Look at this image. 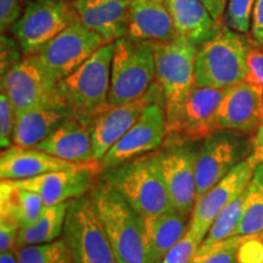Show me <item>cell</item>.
<instances>
[{
  "mask_svg": "<svg viewBox=\"0 0 263 263\" xmlns=\"http://www.w3.org/2000/svg\"><path fill=\"white\" fill-rule=\"evenodd\" d=\"M35 147L68 162H99L94 156L89 127L74 117L67 118Z\"/></svg>",
  "mask_w": 263,
  "mask_h": 263,
  "instance_id": "obj_21",
  "label": "cell"
},
{
  "mask_svg": "<svg viewBox=\"0 0 263 263\" xmlns=\"http://www.w3.org/2000/svg\"><path fill=\"white\" fill-rule=\"evenodd\" d=\"M227 90L195 85L166 139L202 141L219 130L217 115Z\"/></svg>",
  "mask_w": 263,
  "mask_h": 263,
  "instance_id": "obj_17",
  "label": "cell"
},
{
  "mask_svg": "<svg viewBox=\"0 0 263 263\" xmlns=\"http://www.w3.org/2000/svg\"><path fill=\"white\" fill-rule=\"evenodd\" d=\"M246 64H248V74L245 81L263 93V47H258L251 43Z\"/></svg>",
  "mask_w": 263,
  "mask_h": 263,
  "instance_id": "obj_35",
  "label": "cell"
},
{
  "mask_svg": "<svg viewBox=\"0 0 263 263\" xmlns=\"http://www.w3.org/2000/svg\"><path fill=\"white\" fill-rule=\"evenodd\" d=\"M244 236H230L212 245H200L190 263H240L239 248Z\"/></svg>",
  "mask_w": 263,
  "mask_h": 263,
  "instance_id": "obj_31",
  "label": "cell"
},
{
  "mask_svg": "<svg viewBox=\"0 0 263 263\" xmlns=\"http://www.w3.org/2000/svg\"><path fill=\"white\" fill-rule=\"evenodd\" d=\"M15 252L18 263H72L64 238L49 244L24 246Z\"/></svg>",
  "mask_w": 263,
  "mask_h": 263,
  "instance_id": "obj_30",
  "label": "cell"
},
{
  "mask_svg": "<svg viewBox=\"0 0 263 263\" xmlns=\"http://www.w3.org/2000/svg\"><path fill=\"white\" fill-rule=\"evenodd\" d=\"M100 174V164L94 162L74 168L49 172L34 178L10 182L20 188L37 193L45 206H54L90 194L98 182L97 176Z\"/></svg>",
  "mask_w": 263,
  "mask_h": 263,
  "instance_id": "obj_15",
  "label": "cell"
},
{
  "mask_svg": "<svg viewBox=\"0 0 263 263\" xmlns=\"http://www.w3.org/2000/svg\"><path fill=\"white\" fill-rule=\"evenodd\" d=\"M261 232H263V162H258L245 190L241 218L233 236H248Z\"/></svg>",
  "mask_w": 263,
  "mask_h": 263,
  "instance_id": "obj_28",
  "label": "cell"
},
{
  "mask_svg": "<svg viewBox=\"0 0 263 263\" xmlns=\"http://www.w3.org/2000/svg\"><path fill=\"white\" fill-rule=\"evenodd\" d=\"M160 98H163L162 90L155 81L143 98L122 105H107L95 115L88 124L93 140L95 160L103 159L108 150L133 127L144 108Z\"/></svg>",
  "mask_w": 263,
  "mask_h": 263,
  "instance_id": "obj_16",
  "label": "cell"
},
{
  "mask_svg": "<svg viewBox=\"0 0 263 263\" xmlns=\"http://www.w3.org/2000/svg\"><path fill=\"white\" fill-rule=\"evenodd\" d=\"M78 166L82 164L58 159L37 147L12 145L3 151L0 156V178L2 180H24Z\"/></svg>",
  "mask_w": 263,
  "mask_h": 263,
  "instance_id": "obj_22",
  "label": "cell"
},
{
  "mask_svg": "<svg viewBox=\"0 0 263 263\" xmlns=\"http://www.w3.org/2000/svg\"><path fill=\"white\" fill-rule=\"evenodd\" d=\"M89 195L117 263H149L143 217L101 178Z\"/></svg>",
  "mask_w": 263,
  "mask_h": 263,
  "instance_id": "obj_1",
  "label": "cell"
},
{
  "mask_svg": "<svg viewBox=\"0 0 263 263\" xmlns=\"http://www.w3.org/2000/svg\"><path fill=\"white\" fill-rule=\"evenodd\" d=\"M252 141H254V143H261V141H263V122L261 126H259L258 129L256 130L254 136H252Z\"/></svg>",
  "mask_w": 263,
  "mask_h": 263,
  "instance_id": "obj_44",
  "label": "cell"
},
{
  "mask_svg": "<svg viewBox=\"0 0 263 263\" xmlns=\"http://www.w3.org/2000/svg\"><path fill=\"white\" fill-rule=\"evenodd\" d=\"M16 114L11 101L2 90L0 93V145L2 149H9L14 145Z\"/></svg>",
  "mask_w": 263,
  "mask_h": 263,
  "instance_id": "obj_34",
  "label": "cell"
},
{
  "mask_svg": "<svg viewBox=\"0 0 263 263\" xmlns=\"http://www.w3.org/2000/svg\"><path fill=\"white\" fill-rule=\"evenodd\" d=\"M62 238L72 263H117L90 195L70 202Z\"/></svg>",
  "mask_w": 263,
  "mask_h": 263,
  "instance_id": "obj_7",
  "label": "cell"
},
{
  "mask_svg": "<svg viewBox=\"0 0 263 263\" xmlns=\"http://www.w3.org/2000/svg\"><path fill=\"white\" fill-rule=\"evenodd\" d=\"M201 141L166 139L157 150L173 209L192 216L196 202V162Z\"/></svg>",
  "mask_w": 263,
  "mask_h": 263,
  "instance_id": "obj_9",
  "label": "cell"
},
{
  "mask_svg": "<svg viewBox=\"0 0 263 263\" xmlns=\"http://www.w3.org/2000/svg\"><path fill=\"white\" fill-rule=\"evenodd\" d=\"M250 39L255 45L263 47V0H256L252 12Z\"/></svg>",
  "mask_w": 263,
  "mask_h": 263,
  "instance_id": "obj_40",
  "label": "cell"
},
{
  "mask_svg": "<svg viewBox=\"0 0 263 263\" xmlns=\"http://www.w3.org/2000/svg\"><path fill=\"white\" fill-rule=\"evenodd\" d=\"M168 128L163 98L144 108L133 127L99 161L101 173L137 157L159 150L164 144Z\"/></svg>",
  "mask_w": 263,
  "mask_h": 263,
  "instance_id": "obj_11",
  "label": "cell"
},
{
  "mask_svg": "<svg viewBox=\"0 0 263 263\" xmlns=\"http://www.w3.org/2000/svg\"><path fill=\"white\" fill-rule=\"evenodd\" d=\"M44 202L37 193L20 188L10 180H2L0 215L12 217L20 228L34 224L44 210Z\"/></svg>",
  "mask_w": 263,
  "mask_h": 263,
  "instance_id": "obj_26",
  "label": "cell"
},
{
  "mask_svg": "<svg viewBox=\"0 0 263 263\" xmlns=\"http://www.w3.org/2000/svg\"><path fill=\"white\" fill-rule=\"evenodd\" d=\"M263 122V93L248 82L229 88L217 115L218 129L252 137Z\"/></svg>",
  "mask_w": 263,
  "mask_h": 263,
  "instance_id": "obj_18",
  "label": "cell"
},
{
  "mask_svg": "<svg viewBox=\"0 0 263 263\" xmlns=\"http://www.w3.org/2000/svg\"><path fill=\"white\" fill-rule=\"evenodd\" d=\"M115 48L116 42L103 45L73 73L59 81L60 98L73 117L85 124L108 105Z\"/></svg>",
  "mask_w": 263,
  "mask_h": 263,
  "instance_id": "obj_3",
  "label": "cell"
},
{
  "mask_svg": "<svg viewBox=\"0 0 263 263\" xmlns=\"http://www.w3.org/2000/svg\"><path fill=\"white\" fill-rule=\"evenodd\" d=\"M25 0H0V28L2 32L14 27L24 15Z\"/></svg>",
  "mask_w": 263,
  "mask_h": 263,
  "instance_id": "obj_38",
  "label": "cell"
},
{
  "mask_svg": "<svg viewBox=\"0 0 263 263\" xmlns=\"http://www.w3.org/2000/svg\"><path fill=\"white\" fill-rule=\"evenodd\" d=\"M255 4L256 0H228L223 16V26L241 34L249 33Z\"/></svg>",
  "mask_w": 263,
  "mask_h": 263,
  "instance_id": "obj_32",
  "label": "cell"
},
{
  "mask_svg": "<svg viewBox=\"0 0 263 263\" xmlns=\"http://www.w3.org/2000/svg\"><path fill=\"white\" fill-rule=\"evenodd\" d=\"M155 81L154 43L129 37L117 41L111 65L108 105H122L143 98Z\"/></svg>",
  "mask_w": 263,
  "mask_h": 263,
  "instance_id": "obj_6",
  "label": "cell"
},
{
  "mask_svg": "<svg viewBox=\"0 0 263 263\" xmlns=\"http://www.w3.org/2000/svg\"><path fill=\"white\" fill-rule=\"evenodd\" d=\"M251 39L223 26L221 32L197 48L195 85L229 89L245 82Z\"/></svg>",
  "mask_w": 263,
  "mask_h": 263,
  "instance_id": "obj_4",
  "label": "cell"
},
{
  "mask_svg": "<svg viewBox=\"0 0 263 263\" xmlns=\"http://www.w3.org/2000/svg\"><path fill=\"white\" fill-rule=\"evenodd\" d=\"M238 257L240 263H263V232L244 236Z\"/></svg>",
  "mask_w": 263,
  "mask_h": 263,
  "instance_id": "obj_36",
  "label": "cell"
},
{
  "mask_svg": "<svg viewBox=\"0 0 263 263\" xmlns=\"http://www.w3.org/2000/svg\"><path fill=\"white\" fill-rule=\"evenodd\" d=\"M254 155L258 160V162H263V141H261V143H254Z\"/></svg>",
  "mask_w": 263,
  "mask_h": 263,
  "instance_id": "obj_43",
  "label": "cell"
},
{
  "mask_svg": "<svg viewBox=\"0 0 263 263\" xmlns=\"http://www.w3.org/2000/svg\"><path fill=\"white\" fill-rule=\"evenodd\" d=\"M77 20L71 0H32L12 33L22 54L31 57Z\"/></svg>",
  "mask_w": 263,
  "mask_h": 263,
  "instance_id": "obj_10",
  "label": "cell"
},
{
  "mask_svg": "<svg viewBox=\"0 0 263 263\" xmlns=\"http://www.w3.org/2000/svg\"><path fill=\"white\" fill-rule=\"evenodd\" d=\"M100 178L143 218L174 210L160 168L157 150L104 171Z\"/></svg>",
  "mask_w": 263,
  "mask_h": 263,
  "instance_id": "obj_2",
  "label": "cell"
},
{
  "mask_svg": "<svg viewBox=\"0 0 263 263\" xmlns=\"http://www.w3.org/2000/svg\"><path fill=\"white\" fill-rule=\"evenodd\" d=\"M82 25L97 33L105 44L128 35L132 0H71Z\"/></svg>",
  "mask_w": 263,
  "mask_h": 263,
  "instance_id": "obj_19",
  "label": "cell"
},
{
  "mask_svg": "<svg viewBox=\"0 0 263 263\" xmlns=\"http://www.w3.org/2000/svg\"><path fill=\"white\" fill-rule=\"evenodd\" d=\"M58 85L59 81L35 55L25 57L2 76V90L11 101L15 114L61 99Z\"/></svg>",
  "mask_w": 263,
  "mask_h": 263,
  "instance_id": "obj_13",
  "label": "cell"
},
{
  "mask_svg": "<svg viewBox=\"0 0 263 263\" xmlns=\"http://www.w3.org/2000/svg\"><path fill=\"white\" fill-rule=\"evenodd\" d=\"M257 163L258 160L252 154L200 197L194 206L189 229L205 239L216 217L248 188Z\"/></svg>",
  "mask_w": 263,
  "mask_h": 263,
  "instance_id": "obj_14",
  "label": "cell"
},
{
  "mask_svg": "<svg viewBox=\"0 0 263 263\" xmlns=\"http://www.w3.org/2000/svg\"><path fill=\"white\" fill-rule=\"evenodd\" d=\"M103 45L104 39L77 20L34 55L58 81H61L73 73Z\"/></svg>",
  "mask_w": 263,
  "mask_h": 263,
  "instance_id": "obj_12",
  "label": "cell"
},
{
  "mask_svg": "<svg viewBox=\"0 0 263 263\" xmlns=\"http://www.w3.org/2000/svg\"><path fill=\"white\" fill-rule=\"evenodd\" d=\"M20 49L17 43L14 39L2 35V62H0V70L2 76H4L9 70H11L16 64H18L22 59H20Z\"/></svg>",
  "mask_w": 263,
  "mask_h": 263,
  "instance_id": "obj_39",
  "label": "cell"
},
{
  "mask_svg": "<svg viewBox=\"0 0 263 263\" xmlns=\"http://www.w3.org/2000/svg\"><path fill=\"white\" fill-rule=\"evenodd\" d=\"M70 202L45 206L41 217L34 224L20 229L16 249L24 248V246L49 244L60 239V235L64 233L66 213H67Z\"/></svg>",
  "mask_w": 263,
  "mask_h": 263,
  "instance_id": "obj_27",
  "label": "cell"
},
{
  "mask_svg": "<svg viewBox=\"0 0 263 263\" xmlns=\"http://www.w3.org/2000/svg\"><path fill=\"white\" fill-rule=\"evenodd\" d=\"M244 199L245 192L222 210L221 213L213 221L211 228H210L201 245L217 244V242L233 236L235 228L239 224L240 218H241Z\"/></svg>",
  "mask_w": 263,
  "mask_h": 263,
  "instance_id": "obj_29",
  "label": "cell"
},
{
  "mask_svg": "<svg viewBox=\"0 0 263 263\" xmlns=\"http://www.w3.org/2000/svg\"><path fill=\"white\" fill-rule=\"evenodd\" d=\"M20 229L12 217L0 215V252L15 251Z\"/></svg>",
  "mask_w": 263,
  "mask_h": 263,
  "instance_id": "obj_37",
  "label": "cell"
},
{
  "mask_svg": "<svg viewBox=\"0 0 263 263\" xmlns=\"http://www.w3.org/2000/svg\"><path fill=\"white\" fill-rule=\"evenodd\" d=\"M254 154L252 137L219 129L201 141L196 162V201Z\"/></svg>",
  "mask_w": 263,
  "mask_h": 263,
  "instance_id": "obj_8",
  "label": "cell"
},
{
  "mask_svg": "<svg viewBox=\"0 0 263 263\" xmlns=\"http://www.w3.org/2000/svg\"><path fill=\"white\" fill-rule=\"evenodd\" d=\"M166 4L177 35L189 39L197 48L223 28L199 0H166Z\"/></svg>",
  "mask_w": 263,
  "mask_h": 263,
  "instance_id": "obj_24",
  "label": "cell"
},
{
  "mask_svg": "<svg viewBox=\"0 0 263 263\" xmlns=\"http://www.w3.org/2000/svg\"><path fill=\"white\" fill-rule=\"evenodd\" d=\"M127 37L151 43H164L176 38L166 0H132Z\"/></svg>",
  "mask_w": 263,
  "mask_h": 263,
  "instance_id": "obj_23",
  "label": "cell"
},
{
  "mask_svg": "<svg viewBox=\"0 0 263 263\" xmlns=\"http://www.w3.org/2000/svg\"><path fill=\"white\" fill-rule=\"evenodd\" d=\"M0 263H18L16 252L15 251L2 252V255H0Z\"/></svg>",
  "mask_w": 263,
  "mask_h": 263,
  "instance_id": "obj_42",
  "label": "cell"
},
{
  "mask_svg": "<svg viewBox=\"0 0 263 263\" xmlns=\"http://www.w3.org/2000/svg\"><path fill=\"white\" fill-rule=\"evenodd\" d=\"M190 217L176 210L145 217L144 236L149 263H161L164 256L183 238L190 224Z\"/></svg>",
  "mask_w": 263,
  "mask_h": 263,
  "instance_id": "obj_25",
  "label": "cell"
},
{
  "mask_svg": "<svg viewBox=\"0 0 263 263\" xmlns=\"http://www.w3.org/2000/svg\"><path fill=\"white\" fill-rule=\"evenodd\" d=\"M203 240L188 228L182 239L170 250L161 263H190Z\"/></svg>",
  "mask_w": 263,
  "mask_h": 263,
  "instance_id": "obj_33",
  "label": "cell"
},
{
  "mask_svg": "<svg viewBox=\"0 0 263 263\" xmlns=\"http://www.w3.org/2000/svg\"><path fill=\"white\" fill-rule=\"evenodd\" d=\"M70 117L73 115L62 99L16 114L14 145L35 147Z\"/></svg>",
  "mask_w": 263,
  "mask_h": 263,
  "instance_id": "obj_20",
  "label": "cell"
},
{
  "mask_svg": "<svg viewBox=\"0 0 263 263\" xmlns=\"http://www.w3.org/2000/svg\"><path fill=\"white\" fill-rule=\"evenodd\" d=\"M199 2L205 5L215 21L223 25V16H224L228 0H199Z\"/></svg>",
  "mask_w": 263,
  "mask_h": 263,
  "instance_id": "obj_41",
  "label": "cell"
},
{
  "mask_svg": "<svg viewBox=\"0 0 263 263\" xmlns=\"http://www.w3.org/2000/svg\"><path fill=\"white\" fill-rule=\"evenodd\" d=\"M156 82L162 90L168 130L176 124L184 104L195 87L197 47L177 35L172 41L154 43Z\"/></svg>",
  "mask_w": 263,
  "mask_h": 263,
  "instance_id": "obj_5",
  "label": "cell"
}]
</instances>
